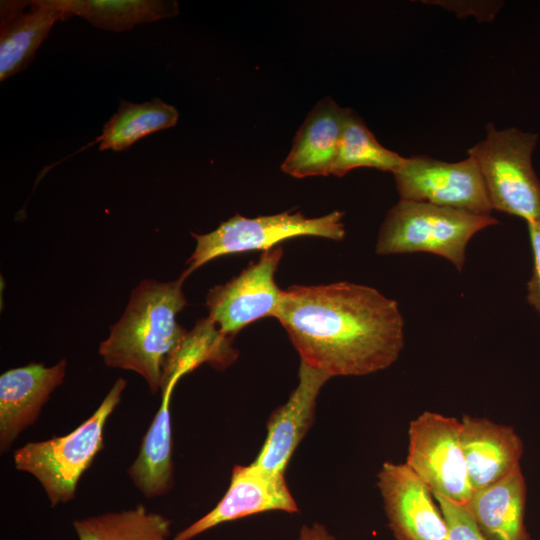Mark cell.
Segmentation results:
<instances>
[{
  "label": "cell",
  "instance_id": "cell-1",
  "mask_svg": "<svg viewBox=\"0 0 540 540\" xmlns=\"http://www.w3.org/2000/svg\"><path fill=\"white\" fill-rule=\"evenodd\" d=\"M275 318L301 361L330 377L384 370L404 347L398 303L366 285H292L284 290Z\"/></svg>",
  "mask_w": 540,
  "mask_h": 540
},
{
  "label": "cell",
  "instance_id": "cell-2",
  "mask_svg": "<svg viewBox=\"0 0 540 540\" xmlns=\"http://www.w3.org/2000/svg\"><path fill=\"white\" fill-rule=\"evenodd\" d=\"M183 282L181 277L170 282L142 280L99 345L106 366L139 374L152 393L161 391L165 361L187 332L176 321L187 305Z\"/></svg>",
  "mask_w": 540,
  "mask_h": 540
},
{
  "label": "cell",
  "instance_id": "cell-3",
  "mask_svg": "<svg viewBox=\"0 0 540 540\" xmlns=\"http://www.w3.org/2000/svg\"><path fill=\"white\" fill-rule=\"evenodd\" d=\"M127 381L118 378L94 413L70 433L28 442L14 451L16 469L31 474L52 507L75 498L78 482L103 448L106 421L117 407Z\"/></svg>",
  "mask_w": 540,
  "mask_h": 540
},
{
  "label": "cell",
  "instance_id": "cell-4",
  "mask_svg": "<svg viewBox=\"0 0 540 540\" xmlns=\"http://www.w3.org/2000/svg\"><path fill=\"white\" fill-rule=\"evenodd\" d=\"M497 223L491 215L400 199L381 225L376 253H431L447 259L461 271L468 242L477 232Z\"/></svg>",
  "mask_w": 540,
  "mask_h": 540
},
{
  "label": "cell",
  "instance_id": "cell-5",
  "mask_svg": "<svg viewBox=\"0 0 540 540\" xmlns=\"http://www.w3.org/2000/svg\"><path fill=\"white\" fill-rule=\"evenodd\" d=\"M538 135L516 128L486 125V137L472 148L492 209L524 219L540 220V181L532 167Z\"/></svg>",
  "mask_w": 540,
  "mask_h": 540
},
{
  "label": "cell",
  "instance_id": "cell-6",
  "mask_svg": "<svg viewBox=\"0 0 540 540\" xmlns=\"http://www.w3.org/2000/svg\"><path fill=\"white\" fill-rule=\"evenodd\" d=\"M343 215L340 211L317 218H307L301 212H281L256 218L236 214L212 232L192 233L196 246L180 277L185 280L193 271L217 257L266 251L292 238L315 236L340 241L345 237Z\"/></svg>",
  "mask_w": 540,
  "mask_h": 540
},
{
  "label": "cell",
  "instance_id": "cell-7",
  "mask_svg": "<svg viewBox=\"0 0 540 540\" xmlns=\"http://www.w3.org/2000/svg\"><path fill=\"white\" fill-rule=\"evenodd\" d=\"M405 464L433 495L466 504L472 488L461 446V421L425 411L411 421Z\"/></svg>",
  "mask_w": 540,
  "mask_h": 540
},
{
  "label": "cell",
  "instance_id": "cell-8",
  "mask_svg": "<svg viewBox=\"0 0 540 540\" xmlns=\"http://www.w3.org/2000/svg\"><path fill=\"white\" fill-rule=\"evenodd\" d=\"M393 175L400 199L477 215H490L493 210L479 168L470 156L459 162L413 156Z\"/></svg>",
  "mask_w": 540,
  "mask_h": 540
},
{
  "label": "cell",
  "instance_id": "cell-9",
  "mask_svg": "<svg viewBox=\"0 0 540 540\" xmlns=\"http://www.w3.org/2000/svg\"><path fill=\"white\" fill-rule=\"evenodd\" d=\"M282 256L280 246L263 251L239 275L208 292V317L223 334L232 337L256 320L275 318L284 292L274 277Z\"/></svg>",
  "mask_w": 540,
  "mask_h": 540
},
{
  "label": "cell",
  "instance_id": "cell-10",
  "mask_svg": "<svg viewBox=\"0 0 540 540\" xmlns=\"http://www.w3.org/2000/svg\"><path fill=\"white\" fill-rule=\"evenodd\" d=\"M378 487L396 540H447L448 528L438 502L405 463L385 462L378 473Z\"/></svg>",
  "mask_w": 540,
  "mask_h": 540
},
{
  "label": "cell",
  "instance_id": "cell-11",
  "mask_svg": "<svg viewBox=\"0 0 540 540\" xmlns=\"http://www.w3.org/2000/svg\"><path fill=\"white\" fill-rule=\"evenodd\" d=\"M274 510L298 512L285 474L268 472L253 463L237 465L232 471L230 485L218 504L178 532L174 540H191L219 524Z\"/></svg>",
  "mask_w": 540,
  "mask_h": 540
},
{
  "label": "cell",
  "instance_id": "cell-12",
  "mask_svg": "<svg viewBox=\"0 0 540 540\" xmlns=\"http://www.w3.org/2000/svg\"><path fill=\"white\" fill-rule=\"evenodd\" d=\"M330 378L300 362L298 385L287 402L271 414L267 436L253 464L271 473L285 474L291 456L312 424L320 390Z\"/></svg>",
  "mask_w": 540,
  "mask_h": 540
},
{
  "label": "cell",
  "instance_id": "cell-13",
  "mask_svg": "<svg viewBox=\"0 0 540 540\" xmlns=\"http://www.w3.org/2000/svg\"><path fill=\"white\" fill-rule=\"evenodd\" d=\"M67 362L53 366L32 363L0 376V450L7 452L17 437L33 425L52 392L62 384Z\"/></svg>",
  "mask_w": 540,
  "mask_h": 540
},
{
  "label": "cell",
  "instance_id": "cell-14",
  "mask_svg": "<svg viewBox=\"0 0 540 540\" xmlns=\"http://www.w3.org/2000/svg\"><path fill=\"white\" fill-rule=\"evenodd\" d=\"M461 446L472 491L495 484L521 468L524 446L511 426L464 415Z\"/></svg>",
  "mask_w": 540,
  "mask_h": 540
},
{
  "label": "cell",
  "instance_id": "cell-15",
  "mask_svg": "<svg viewBox=\"0 0 540 540\" xmlns=\"http://www.w3.org/2000/svg\"><path fill=\"white\" fill-rule=\"evenodd\" d=\"M62 13L50 0L0 2V81L27 68Z\"/></svg>",
  "mask_w": 540,
  "mask_h": 540
},
{
  "label": "cell",
  "instance_id": "cell-16",
  "mask_svg": "<svg viewBox=\"0 0 540 540\" xmlns=\"http://www.w3.org/2000/svg\"><path fill=\"white\" fill-rule=\"evenodd\" d=\"M348 110L330 97L320 100L299 128L282 171L296 178L332 174Z\"/></svg>",
  "mask_w": 540,
  "mask_h": 540
},
{
  "label": "cell",
  "instance_id": "cell-17",
  "mask_svg": "<svg viewBox=\"0 0 540 540\" xmlns=\"http://www.w3.org/2000/svg\"><path fill=\"white\" fill-rule=\"evenodd\" d=\"M527 486L521 468L472 492L465 504L487 540H532L524 523Z\"/></svg>",
  "mask_w": 540,
  "mask_h": 540
},
{
  "label": "cell",
  "instance_id": "cell-18",
  "mask_svg": "<svg viewBox=\"0 0 540 540\" xmlns=\"http://www.w3.org/2000/svg\"><path fill=\"white\" fill-rule=\"evenodd\" d=\"M174 388L161 389L160 407L143 437L139 453L127 473L146 497L163 496L173 487L170 399Z\"/></svg>",
  "mask_w": 540,
  "mask_h": 540
},
{
  "label": "cell",
  "instance_id": "cell-19",
  "mask_svg": "<svg viewBox=\"0 0 540 540\" xmlns=\"http://www.w3.org/2000/svg\"><path fill=\"white\" fill-rule=\"evenodd\" d=\"M63 21L78 16L93 26L113 32L171 18L179 13L177 1L164 0H50Z\"/></svg>",
  "mask_w": 540,
  "mask_h": 540
},
{
  "label": "cell",
  "instance_id": "cell-20",
  "mask_svg": "<svg viewBox=\"0 0 540 540\" xmlns=\"http://www.w3.org/2000/svg\"><path fill=\"white\" fill-rule=\"evenodd\" d=\"M231 338L223 334L209 317L198 320L166 359L161 389L167 385L176 386L181 377L203 363L220 370L231 365L238 356L231 345Z\"/></svg>",
  "mask_w": 540,
  "mask_h": 540
},
{
  "label": "cell",
  "instance_id": "cell-21",
  "mask_svg": "<svg viewBox=\"0 0 540 540\" xmlns=\"http://www.w3.org/2000/svg\"><path fill=\"white\" fill-rule=\"evenodd\" d=\"M178 110L159 98L143 103L121 100L118 111L105 123L101 135L86 145L99 143V150L124 151L140 139L174 127Z\"/></svg>",
  "mask_w": 540,
  "mask_h": 540
},
{
  "label": "cell",
  "instance_id": "cell-22",
  "mask_svg": "<svg viewBox=\"0 0 540 540\" xmlns=\"http://www.w3.org/2000/svg\"><path fill=\"white\" fill-rule=\"evenodd\" d=\"M73 528L79 540H168L171 520L138 504L74 520Z\"/></svg>",
  "mask_w": 540,
  "mask_h": 540
},
{
  "label": "cell",
  "instance_id": "cell-23",
  "mask_svg": "<svg viewBox=\"0 0 540 540\" xmlns=\"http://www.w3.org/2000/svg\"><path fill=\"white\" fill-rule=\"evenodd\" d=\"M406 158L383 147L360 117L350 109L346 115L338 154L332 174L344 176L349 171L368 167L394 173Z\"/></svg>",
  "mask_w": 540,
  "mask_h": 540
},
{
  "label": "cell",
  "instance_id": "cell-24",
  "mask_svg": "<svg viewBox=\"0 0 540 540\" xmlns=\"http://www.w3.org/2000/svg\"><path fill=\"white\" fill-rule=\"evenodd\" d=\"M446 520L447 540H487L474 523L465 504L434 495Z\"/></svg>",
  "mask_w": 540,
  "mask_h": 540
},
{
  "label": "cell",
  "instance_id": "cell-25",
  "mask_svg": "<svg viewBox=\"0 0 540 540\" xmlns=\"http://www.w3.org/2000/svg\"><path fill=\"white\" fill-rule=\"evenodd\" d=\"M527 227L533 256V271L527 283L526 299L540 316V220L528 223Z\"/></svg>",
  "mask_w": 540,
  "mask_h": 540
},
{
  "label": "cell",
  "instance_id": "cell-26",
  "mask_svg": "<svg viewBox=\"0 0 540 540\" xmlns=\"http://www.w3.org/2000/svg\"><path fill=\"white\" fill-rule=\"evenodd\" d=\"M297 540H335V538L323 525L314 523L312 526H303Z\"/></svg>",
  "mask_w": 540,
  "mask_h": 540
}]
</instances>
